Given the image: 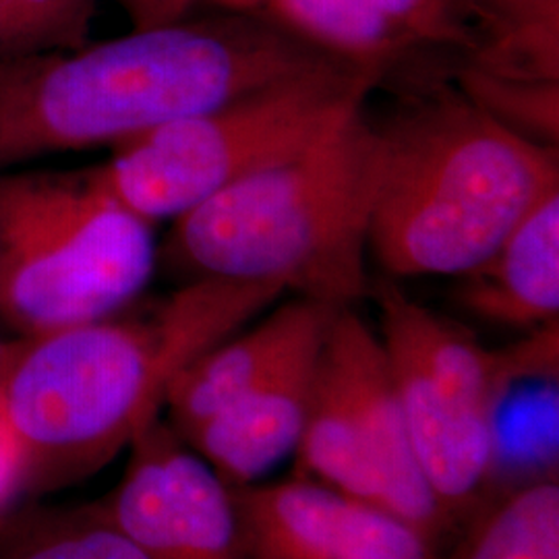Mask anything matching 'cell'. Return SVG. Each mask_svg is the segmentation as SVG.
Segmentation results:
<instances>
[{
    "label": "cell",
    "mask_w": 559,
    "mask_h": 559,
    "mask_svg": "<svg viewBox=\"0 0 559 559\" xmlns=\"http://www.w3.org/2000/svg\"><path fill=\"white\" fill-rule=\"evenodd\" d=\"M381 20L392 23L417 48L450 46L443 0H359Z\"/></svg>",
    "instance_id": "e0dca14e"
},
{
    "label": "cell",
    "mask_w": 559,
    "mask_h": 559,
    "mask_svg": "<svg viewBox=\"0 0 559 559\" xmlns=\"http://www.w3.org/2000/svg\"><path fill=\"white\" fill-rule=\"evenodd\" d=\"M21 500V460L15 438L0 411V520Z\"/></svg>",
    "instance_id": "ac0fdd59"
},
{
    "label": "cell",
    "mask_w": 559,
    "mask_h": 559,
    "mask_svg": "<svg viewBox=\"0 0 559 559\" xmlns=\"http://www.w3.org/2000/svg\"><path fill=\"white\" fill-rule=\"evenodd\" d=\"M334 60L261 11L182 17L78 50L0 60V170L115 150Z\"/></svg>",
    "instance_id": "7a4b0ae2"
},
{
    "label": "cell",
    "mask_w": 559,
    "mask_h": 559,
    "mask_svg": "<svg viewBox=\"0 0 559 559\" xmlns=\"http://www.w3.org/2000/svg\"><path fill=\"white\" fill-rule=\"evenodd\" d=\"M323 340L280 365L221 413L180 433L230 489L258 483L297 452Z\"/></svg>",
    "instance_id": "7c38bea8"
},
{
    "label": "cell",
    "mask_w": 559,
    "mask_h": 559,
    "mask_svg": "<svg viewBox=\"0 0 559 559\" xmlns=\"http://www.w3.org/2000/svg\"><path fill=\"white\" fill-rule=\"evenodd\" d=\"M380 131L369 251L390 278L462 276L559 185L558 145L433 85Z\"/></svg>",
    "instance_id": "277c9868"
},
{
    "label": "cell",
    "mask_w": 559,
    "mask_h": 559,
    "mask_svg": "<svg viewBox=\"0 0 559 559\" xmlns=\"http://www.w3.org/2000/svg\"><path fill=\"white\" fill-rule=\"evenodd\" d=\"M295 456L297 475L378 503L441 547L456 533L420 471L380 334L353 307L328 328Z\"/></svg>",
    "instance_id": "ba28073f"
},
{
    "label": "cell",
    "mask_w": 559,
    "mask_h": 559,
    "mask_svg": "<svg viewBox=\"0 0 559 559\" xmlns=\"http://www.w3.org/2000/svg\"><path fill=\"white\" fill-rule=\"evenodd\" d=\"M464 311L503 328L537 330L559 318V185L549 189L498 247L459 276Z\"/></svg>",
    "instance_id": "4fadbf2b"
},
{
    "label": "cell",
    "mask_w": 559,
    "mask_h": 559,
    "mask_svg": "<svg viewBox=\"0 0 559 559\" xmlns=\"http://www.w3.org/2000/svg\"><path fill=\"white\" fill-rule=\"evenodd\" d=\"M378 168L380 131L359 112L305 152L175 218L158 260L185 282H260L336 309L355 307L371 290Z\"/></svg>",
    "instance_id": "3957f363"
},
{
    "label": "cell",
    "mask_w": 559,
    "mask_h": 559,
    "mask_svg": "<svg viewBox=\"0 0 559 559\" xmlns=\"http://www.w3.org/2000/svg\"><path fill=\"white\" fill-rule=\"evenodd\" d=\"M438 559H559L558 471L496 487Z\"/></svg>",
    "instance_id": "5bb4252c"
},
{
    "label": "cell",
    "mask_w": 559,
    "mask_h": 559,
    "mask_svg": "<svg viewBox=\"0 0 559 559\" xmlns=\"http://www.w3.org/2000/svg\"><path fill=\"white\" fill-rule=\"evenodd\" d=\"M247 559H438V540L378 503L295 475L233 489Z\"/></svg>",
    "instance_id": "30bf717a"
},
{
    "label": "cell",
    "mask_w": 559,
    "mask_h": 559,
    "mask_svg": "<svg viewBox=\"0 0 559 559\" xmlns=\"http://www.w3.org/2000/svg\"><path fill=\"white\" fill-rule=\"evenodd\" d=\"M226 11H260V0H212Z\"/></svg>",
    "instance_id": "ffe728a7"
},
{
    "label": "cell",
    "mask_w": 559,
    "mask_h": 559,
    "mask_svg": "<svg viewBox=\"0 0 559 559\" xmlns=\"http://www.w3.org/2000/svg\"><path fill=\"white\" fill-rule=\"evenodd\" d=\"M154 224L100 168L0 170V321L36 336L138 302L158 265Z\"/></svg>",
    "instance_id": "8992f818"
},
{
    "label": "cell",
    "mask_w": 559,
    "mask_h": 559,
    "mask_svg": "<svg viewBox=\"0 0 559 559\" xmlns=\"http://www.w3.org/2000/svg\"><path fill=\"white\" fill-rule=\"evenodd\" d=\"M127 452L119 485L94 503L145 559H247L233 489L164 415Z\"/></svg>",
    "instance_id": "9c48e42d"
},
{
    "label": "cell",
    "mask_w": 559,
    "mask_h": 559,
    "mask_svg": "<svg viewBox=\"0 0 559 559\" xmlns=\"http://www.w3.org/2000/svg\"><path fill=\"white\" fill-rule=\"evenodd\" d=\"M0 559H145L96 503L32 508L0 520Z\"/></svg>",
    "instance_id": "9a60e30c"
},
{
    "label": "cell",
    "mask_w": 559,
    "mask_h": 559,
    "mask_svg": "<svg viewBox=\"0 0 559 559\" xmlns=\"http://www.w3.org/2000/svg\"><path fill=\"white\" fill-rule=\"evenodd\" d=\"M98 9L100 0H0V60L78 50Z\"/></svg>",
    "instance_id": "2e32d148"
},
{
    "label": "cell",
    "mask_w": 559,
    "mask_h": 559,
    "mask_svg": "<svg viewBox=\"0 0 559 559\" xmlns=\"http://www.w3.org/2000/svg\"><path fill=\"white\" fill-rule=\"evenodd\" d=\"M133 27H152L187 17L193 0H120Z\"/></svg>",
    "instance_id": "d6986e66"
},
{
    "label": "cell",
    "mask_w": 559,
    "mask_h": 559,
    "mask_svg": "<svg viewBox=\"0 0 559 559\" xmlns=\"http://www.w3.org/2000/svg\"><path fill=\"white\" fill-rule=\"evenodd\" d=\"M338 309L295 297L191 360L173 381L164 417L185 433L240 399L280 365L325 338Z\"/></svg>",
    "instance_id": "8fae6325"
},
{
    "label": "cell",
    "mask_w": 559,
    "mask_h": 559,
    "mask_svg": "<svg viewBox=\"0 0 559 559\" xmlns=\"http://www.w3.org/2000/svg\"><path fill=\"white\" fill-rule=\"evenodd\" d=\"M284 293L235 280H187L141 309L124 307L0 346V411L21 460V498L94 477L164 415L180 371L260 318Z\"/></svg>",
    "instance_id": "6da1fadb"
},
{
    "label": "cell",
    "mask_w": 559,
    "mask_h": 559,
    "mask_svg": "<svg viewBox=\"0 0 559 559\" xmlns=\"http://www.w3.org/2000/svg\"><path fill=\"white\" fill-rule=\"evenodd\" d=\"M381 75L334 60L124 141L98 168L110 191L143 221H175L357 117Z\"/></svg>",
    "instance_id": "52a82bcc"
},
{
    "label": "cell",
    "mask_w": 559,
    "mask_h": 559,
    "mask_svg": "<svg viewBox=\"0 0 559 559\" xmlns=\"http://www.w3.org/2000/svg\"><path fill=\"white\" fill-rule=\"evenodd\" d=\"M2 342H4V340H0V346H2Z\"/></svg>",
    "instance_id": "44dd1931"
},
{
    "label": "cell",
    "mask_w": 559,
    "mask_h": 559,
    "mask_svg": "<svg viewBox=\"0 0 559 559\" xmlns=\"http://www.w3.org/2000/svg\"><path fill=\"white\" fill-rule=\"evenodd\" d=\"M369 295L420 471L459 528L496 489L503 400L519 381L558 376V321L512 346L487 348L394 278L378 280Z\"/></svg>",
    "instance_id": "5b68a950"
}]
</instances>
